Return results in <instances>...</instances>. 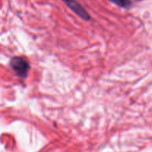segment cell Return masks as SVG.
<instances>
[{"mask_svg": "<svg viewBox=\"0 0 152 152\" xmlns=\"http://www.w3.org/2000/svg\"><path fill=\"white\" fill-rule=\"evenodd\" d=\"M10 66L16 72L17 76L25 78L30 69V64L25 58L21 57H13L10 61Z\"/></svg>", "mask_w": 152, "mask_h": 152, "instance_id": "cell-1", "label": "cell"}, {"mask_svg": "<svg viewBox=\"0 0 152 152\" xmlns=\"http://www.w3.org/2000/svg\"><path fill=\"white\" fill-rule=\"evenodd\" d=\"M67 6L80 18L86 21L90 20V15L88 14L86 9L76 0H62Z\"/></svg>", "mask_w": 152, "mask_h": 152, "instance_id": "cell-2", "label": "cell"}, {"mask_svg": "<svg viewBox=\"0 0 152 152\" xmlns=\"http://www.w3.org/2000/svg\"><path fill=\"white\" fill-rule=\"evenodd\" d=\"M109 1L123 8H129L132 6L131 0H109Z\"/></svg>", "mask_w": 152, "mask_h": 152, "instance_id": "cell-3", "label": "cell"}]
</instances>
